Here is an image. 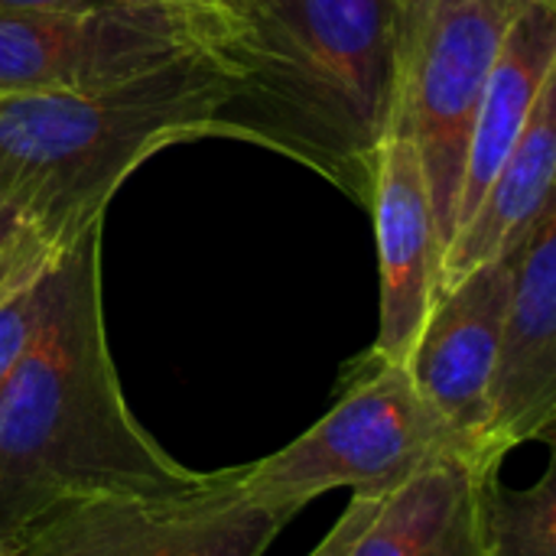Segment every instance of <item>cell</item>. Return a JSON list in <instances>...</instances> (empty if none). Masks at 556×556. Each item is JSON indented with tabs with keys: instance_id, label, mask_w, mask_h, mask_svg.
Listing matches in <instances>:
<instances>
[{
	"instance_id": "obj_1",
	"label": "cell",
	"mask_w": 556,
	"mask_h": 556,
	"mask_svg": "<svg viewBox=\"0 0 556 556\" xmlns=\"http://www.w3.org/2000/svg\"><path fill=\"white\" fill-rule=\"evenodd\" d=\"M130 414L101 309V222L49 264L46 313L0 391V547L42 515L101 495L199 489Z\"/></svg>"
},
{
	"instance_id": "obj_2",
	"label": "cell",
	"mask_w": 556,
	"mask_h": 556,
	"mask_svg": "<svg viewBox=\"0 0 556 556\" xmlns=\"http://www.w3.org/2000/svg\"><path fill=\"white\" fill-rule=\"evenodd\" d=\"M231 72L215 137L277 150L368 202L391 134L407 0H208Z\"/></svg>"
},
{
	"instance_id": "obj_3",
	"label": "cell",
	"mask_w": 556,
	"mask_h": 556,
	"mask_svg": "<svg viewBox=\"0 0 556 556\" xmlns=\"http://www.w3.org/2000/svg\"><path fill=\"white\" fill-rule=\"evenodd\" d=\"M231 91V72L192 52L94 91L0 98V199L62 248L156 150L215 137Z\"/></svg>"
},
{
	"instance_id": "obj_4",
	"label": "cell",
	"mask_w": 556,
	"mask_h": 556,
	"mask_svg": "<svg viewBox=\"0 0 556 556\" xmlns=\"http://www.w3.org/2000/svg\"><path fill=\"white\" fill-rule=\"evenodd\" d=\"M446 463L469 459L446 420L420 397L407 365L365 355L332 410L274 456L241 466L238 489L287 528L326 492L388 498Z\"/></svg>"
},
{
	"instance_id": "obj_5",
	"label": "cell",
	"mask_w": 556,
	"mask_h": 556,
	"mask_svg": "<svg viewBox=\"0 0 556 556\" xmlns=\"http://www.w3.org/2000/svg\"><path fill=\"white\" fill-rule=\"evenodd\" d=\"M528 3L407 0L391 134L410 137L420 153L443 248H450L456 231L469 134L489 72Z\"/></svg>"
},
{
	"instance_id": "obj_6",
	"label": "cell",
	"mask_w": 556,
	"mask_h": 556,
	"mask_svg": "<svg viewBox=\"0 0 556 556\" xmlns=\"http://www.w3.org/2000/svg\"><path fill=\"white\" fill-rule=\"evenodd\" d=\"M212 3L0 10V98L94 91L208 52Z\"/></svg>"
},
{
	"instance_id": "obj_7",
	"label": "cell",
	"mask_w": 556,
	"mask_h": 556,
	"mask_svg": "<svg viewBox=\"0 0 556 556\" xmlns=\"http://www.w3.org/2000/svg\"><path fill=\"white\" fill-rule=\"evenodd\" d=\"M241 466L199 489L166 495H101L68 502L29 525L10 556H264L283 525L251 505Z\"/></svg>"
},
{
	"instance_id": "obj_8",
	"label": "cell",
	"mask_w": 556,
	"mask_h": 556,
	"mask_svg": "<svg viewBox=\"0 0 556 556\" xmlns=\"http://www.w3.org/2000/svg\"><path fill=\"white\" fill-rule=\"evenodd\" d=\"M515 251L446 287L407 355V371L420 397L446 420L472 466L505 463L489 450V397L511 296Z\"/></svg>"
},
{
	"instance_id": "obj_9",
	"label": "cell",
	"mask_w": 556,
	"mask_h": 556,
	"mask_svg": "<svg viewBox=\"0 0 556 556\" xmlns=\"http://www.w3.org/2000/svg\"><path fill=\"white\" fill-rule=\"evenodd\" d=\"M368 205L381 257V326L368 358L407 365L424 319L440 296L446 251L410 137L388 134L375 150Z\"/></svg>"
},
{
	"instance_id": "obj_10",
	"label": "cell",
	"mask_w": 556,
	"mask_h": 556,
	"mask_svg": "<svg viewBox=\"0 0 556 556\" xmlns=\"http://www.w3.org/2000/svg\"><path fill=\"white\" fill-rule=\"evenodd\" d=\"M489 450L505 459L556 437V205L515 251L511 296L492 375Z\"/></svg>"
},
{
	"instance_id": "obj_11",
	"label": "cell",
	"mask_w": 556,
	"mask_h": 556,
	"mask_svg": "<svg viewBox=\"0 0 556 556\" xmlns=\"http://www.w3.org/2000/svg\"><path fill=\"white\" fill-rule=\"evenodd\" d=\"M556 176V75L541 88L534 111L508 160L482 192L476 212L459 225L440 274V293L476 267L511 254L528 231L554 208Z\"/></svg>"
},
{
	"instance_id": "obj_12",
	"label": "cell",
	"mask_w": 556,
	"mask_h": 556,
	"mask_svg": "<svg viewBox=\"0 0 556 556\" xmlns=\"http://www.w3.org/2000/svg\"><path fill=\"white\" fill-rule=\"evenodd\" d=\"M551 75H556V0H531L498 49L472 121L456 202V231L476 212L482 192L508 160Z\"/></svg>"
},
{
	"instance_id": "obj_13",
	"label": "cell",
	"mask_w": 556,
	"mask_h": 556,
	"mask_svg": "<svg viewBox=\"0 0 556 556\" xmlns=\"http://www.w3.org/2000/svg\"><path fill=\"white\" fill-rule=\"evenodd\" d=\"M476 469L446 463L391 492L349 556H482Z\"/></svg>"
},
{
	"instance_id": "obj_14",
	"label": "cell",
	"mask_w": 556,
	"mask_h": 556,
	"mask_svg": "<svg viewBox=\"0 0 556 556\" xmlns=\"http://www.w3.org/2000/svg\"><path fill=\"white\" fill-rule=\"evenodd\" d=\"M476 531L482 556H556V466L531 489H508L502 463L476 469Z\"/></svg>"
},
{
	"instance_id": "obj_15",
	"label": "cell",
	"mask_w": 556,
	"mask_h": 556,
	"mask_svg": "<svg viewBox=\"0 0 556 556\" xmlns=\"http://www.w3.org/2000/svg\"><path fill=\"white\" fill-rule=\"evenodd\" d=\"M46 300H49V267L0 303V391L10 378V371L16 368V362L23 358L39 319L46 313Z\"/></svg>"
},
{
	"instance_id": "obj_16",
	"label": "cell",
	"mask_w": 556,
	"mask_h": 556,
	"mask_svg": "<svg viewBox=\"0 0 556 556\" xmlns=\"http://www.w3.org/2000/svg\"><path fill=\"white\" fill-rule=\"evenodd\" d=\"M55 254H59V244L46 241L33 228H26L7 251H0V303L23 283L36 280L52 264Z\"/></svg>"
},
{
	"instance_id": "obj_17",
	"label": "cell",
	"mask_w": 556,
	"mask_h": 556,
	"mask_svg": "<svg viewBox=\"0 0 556 556\" xmlns=\"http://www.w3.org/2000/svg\"><path fill=\"white\" fill-rule=\"evenodd\" d=\"M384 498H371V495H352L349 508L342 511V518L332 525V531L313 547L309 556H349L355 541L362 538V531L368 528V521L378 515Z\"/></svg>"
},
{
	"instance_id": "obj_18",
	"label": "cell",
	"mask_w": 556,
	"mask_h": 556,
	"mask_svg": "<svg viewBox=\"0 0 556 556\" xmlns=\"http://www.w3.org/2000/svg\"><path fill=\"white\" fill-rule=\"evenodd\" d=\"M147 3H208V0H0V10H121Z\"/></svg>"
},
{
	"instance_id": "obj_19",
	"label": "cell",
	"mask_w": 556,
	"mask_h": 556,
	"mask_svg": "<svg viewBox=\"0 0 556 556\" xmlns=\"http://www.w3.org/2000/svg\"><path fill=\"white\" fill-rule=\"evenodd\" d=\"M26 228H29V225L20 218V212L0 199V251H7V248H10L23 231H26Z\"/></svg>"
},
{
	"instance_id": "obj_20",
	"label": "cell",
	"mask_w": 556,
	"mask_h": 556,
	"mask_svg": "<svg viewBox=\"0 0 556 556\" xmlns=\"http://www.w3.org/2000/svg\"><path fill=\"white\" fill-rule=\"evenodd\" d=\"M0 556H10V554H7V551H3V547H0Z\"/></svg>"
}]
</instances>
